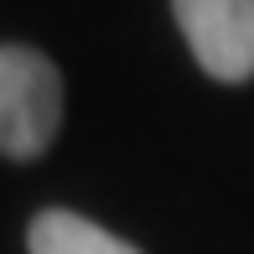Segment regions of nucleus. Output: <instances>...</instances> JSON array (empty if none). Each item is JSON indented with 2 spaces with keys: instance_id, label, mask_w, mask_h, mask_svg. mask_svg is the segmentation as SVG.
I'll use <instances>...</instances> for the list:
<instances>
[{
  "instance_id": "obj_1",
  "label": "nucleus",
  "mask_w": 254,
  "mask_h": 254,
  "mask_svg": "<svg viewBox=\"0 0 254 254\" xmlns=\"http://www.w3.org/2000/svg\"><path fill=\"white\" fill-rule=\"evenodd\" d=\"M63 125V73L52 57L0 42V156L37 161Z\"/></svg>"
},
{
  "instance_id": "obj_2",
  "label": "nucleus",
  "mask_w": 254,
  "mask_h": 254,
  "mask_svg": "<svg viewBox=\"0 0 254 254\" xmlns=\"http://www.w3.org/2000/svg\"><path fill=\"white\" fill-rule=\"evenodd\" d=\"M171 10L207 78H254V0H171Z\"/></svg>"
},
{
  "instance_id": "obj_3",
  "label": "nucleus",
  "mask_w": 254,
  "mask_h": 254,
  "mask_svg": "<svg viewBox=\"0 0 254 254\" xmlns=\"http://www.w3.org/2000/svg\"><path fill=\"white\" fill-rule=\"evenodd\" d=\"M26 249L31 254H140L135 244L114 239L109 228L88 223L83 213H67V207H47V213L31 218Z\"/></svg>"
}]
</instances>
